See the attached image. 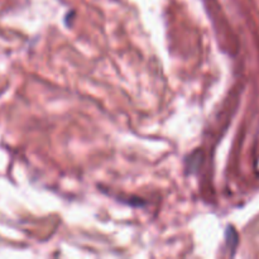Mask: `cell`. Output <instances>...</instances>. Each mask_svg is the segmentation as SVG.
I'll list each match as a JSON object with an SVG mask.
<instances>
[{
	"mask_svg": "<svg viewBox=\"0 0 259 259\" xmlns=\"http://www.w3.org/2000/svg\"><path fill=\"white\" fill-rule=\"evenodd\" d=\"M225 239H227L228 247H229L230 249L233 250V253H234L235 248H237L238 245V234L234 230V228L233 227L227 228V232H225Z\"/></svg>",
	"mask_w": 259,
	"mask_h": 259,
	"instance_id": "1",
	"label": "cell"
}]
</instances>
